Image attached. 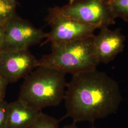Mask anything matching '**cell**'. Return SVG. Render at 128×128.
I'll return each mask as SVG.
<instances>
[{"mask_svg":"<svg viewBox=\"0 0 128 128\" xmlns=\"http://www.w3.org/2000/svg\"><path fill=\"white\" fill-rule=\"evenodd\" d=\"M9 103L3 100L0 102V128H6Z\"/></svg>","mask_w":128,"mask_h":128,"instance_id":"cell-13","label":"cell"},{"mask_svg":"<svg viewBox=\"0 0 128 128\" xmlns=\"http://www.w3.org/2000/svg\"><path fill=\"white\" fill-rule=\"evenodd\" d=\"M38 66V60L28 50L0 52V74L9 82L26 78Z\"/></svg>","mask_w":128,"mask_h":128,"instance_id":"cell-7","label":"cell"},{"mask_svg":"<svg viewBox=\"0 0 128 128\" xmlns=\"http://www.w3.org/2000/svg\"><path fill=\"white\" fill-rule=\"evenodd\" d=\"M4 25H0V50L2 48L4 40Z\"/></svg>","mask_w":128,"mask_h":128,"instance_id":"cell-15","label":"cell"},{"mask_svg":"<svg viewBox=\"0 0 128 128\" xmlns=\"http://www.w3.org/2000/svg\"><path fill=\"white\" fill-rule=\"evenodd\" d=\"M64 96L66 114L74 123L94 122L115 113L122 96L118 83L96 69L72 76Z\"/></svg>","mask_w":128,"mask_h":128,"instance_id":"cell-1","label":"cell"},{"mask_svg":"<svg viewBox=\"0 0 128 128\" xmlns=\"http://www.w3.org/2000/svg\"><path fill=\"white\" fill-rule=\"evenodd\" d=\"M110 0H72L60 7L64 15L97 28L115 23L110 8Z\"/></svg>","mask_w":128,"mask_h":128,"instance_id":"cell-5","label":"cell"},{"mask_svg":"<svg viewBox=\"0 0 128 128\" xmlns=\"http://www.w3.org/2000/svg\"><path fill=\"white\" fill-rule=\"evenodd\" d=\"M27 128H59V120L41 112L36 120Z\"/></svg>","mask_w":128,"mask_h":128,"instance_id":"cell-11","label":"cell"},{"mask_svg":"<svg viewBox=\"0 0 128 128\" xmlns=\"http://www.w3.org/2000/svg\"><path fill=\"white\" fill-rule=\"evenodd\" d=\"M7 2H8L10 4L15 6H16V0H6Z\"/></svg>","mask_w":128,"mask_h":128,"instance_id":"cell-17","label":"cell"},{"mask_svg":"<svg viewBox=\"0 0 128 128\" xmlns=\"http://www.w3.org/2000/svg\"><path fill=\"white\" fill-rule=\"evenodd\" d=\"M65 76L56 70L38 66L24 78L18 99L40 112L60 104L67 84Z\"/></svg>","mask_w":128,"mask_h":128,"instance_id":"cell-2","label":"cell"},{"mask_svg":"<svg viewBox=\"0 0 128 128\" xmlns=\"http://www.w3.org/2000/svg\"><path fill=\"white\" fill-rule=\"evenodd\" d=\"M110 8L114 17L128 22V0H110Z\"/></svg>","mask_w":128,"mask_h":128,"instance_id":"cell-10","label":"cell"},{"mask_svg":"<svg viewBox=\"0 0 128 128\" xmlns=\"http://www.w3.org/2000/svg\"><path fill=\"white\" fill-rule=\"evenodd\" d=\"M41 112L32 109L19 99L9 103L6 128H27Z\"/></svg>","mask_w":128,"mask_h":128,"instance_id":"cell-9","label":"cell"},{"mask_svg":"<svg viewBox=\"0 0 128 128\" xmlns=\"http://www.w3.org/2000/svg\"><path fill=\"white\" fill-rule=\"evenodd\" d=\"M94 36L51 45V52L38 60V66L53 69L72 76L96 70L100 62L94 50Z\"/></svg>","mask_w":128,"mask_h":128,"instance_id":"cell-3","label":"cell"},{"mask_svg":"<svg viewBox=\"0 0 128 128\" xmlns=\"http://www.w3.org/2000/svg\"><path fill=\"white\" fill-rule=\"evenodd\" d=\"M72 0H69V2H70V1H72Z\"/></svg>","mask_w":128,"mask_h":128,"instance_id":"cell-18","label":"cell"},{"mask_svg":"<svg viewBox=\"0 0 128 128\" xmlns=\"http://www.w3.org/2000/svg\"><path fill=\"white\" fill-rule=\"evenodd\" d=\"M15 8L6 0H0V25H4L16 14Z\"/></svg>","mask_w":128,"mask_h":128,"instance_id":"cell-12","label":"cell"},{"mask_svg":"<svg viewBox=\"0 0 128 128\" xmlns=\"http://www.w3.org/2000/svg\"><path fill=\"white\" fill-rule=\"evenodd\" d=\"M61 128H78L77 126L76 125V124L75 123H73L72 124H70V125H66L64 126L63 127H62ZM90 128H97L95 126L93 125Z\"/></svg>","mask_w":128,"mask_h":128,"instance_id":"cell-16","label":"cell"},{"mask_svg":"<svg viewBox=\"0 0 128 128\" xmlns=\"http://www.w3.org/2000/svg\"><path fill=\"white\" fill-rule=\"evenodd\" d=\"M4 40L0 51L28 50L46 38L47 33L34 27L15 14L4 24Z\"/></svg>","mask_w":128,"mask_h":128,"instance_id":"cell-6","label":"cell"},{"mask_svg":"<svg viewBox=\"0 0 128 128\" xmlns=\"http://www.w3.org/2000/svg\"><path fill=\"white\" fill-rule=\"evenodd\" d=\"M46 20L51 28L46 34L45 44L51 45L68 43L94 36L97 28L76 20L70 18L61 12L60 7L49 9Z\"/></svg>","mask_w":128,"mask_h":128,"instance_id":"cell-4","label":"cell"},{"mask_svg":"<svg viewBox=\"0 0 128 128\" xmlns=\"http://www.w3.org/2000/svg\"><path fill=\"white\" fill-rule=\"evenodd\" d=\"M8 84L7 80L0 74V102L4 100Z\"/></svg>","mask_w":128,"mask_h":128,"instance_id":"cell-14","label":"cell"},{"mask_svg":"<svg viewBox=\"0 0 128 128\" xmlns=\"http://www.w3.org/2000/svg\"><path fill=\"white\" fill-rule=\"evenodd\" d=\"M98 35L94 37V47L99 62L108 64L124 51L126 38L120 28L114 30L108 27L100 28Z\"/></svg>","mask_w":128,"mask_h":128,"instance_id":"cell-8","label":"cell"}]
</instances>
